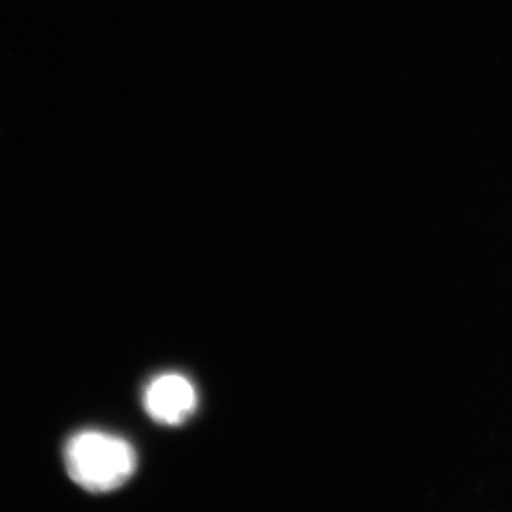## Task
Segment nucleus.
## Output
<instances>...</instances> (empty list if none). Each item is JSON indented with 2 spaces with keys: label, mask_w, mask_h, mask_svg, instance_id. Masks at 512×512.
Segmentation results:
<instances>
[{
  "label": "nucleus",
  "mask_w": 512,
  "mask_h": 512,
  "mask_svg": "<svg viewBox=\"0 0 512 512\" xmlns=\"http://www.w3.org/2000/svg\"><path fill=\"white\" fill-rule=\"evenodd\" d=\"M148 416L163 426H181L197 410L198 394L191 380L178 373H165L147 384L143 396Z\"/></svg>",
  "instance_id": "obj_2"
},
{
  "label": "nucleus",
  "mask_w": 512,
  "mask_h": 512,
  "mask_svg": "<svg viewBox=\"0 0 512 512\" xmlns=\"http://www.w3.org/2000/svg\"><path fill=\"white\" fill-rule=\"evenodd\" d=\"M64 464L79 487L90 493H110L134 476L137 454L127 440L89 430L67 441Z\"/></svg>",
  "instance_id": "obj_1"
}]
</instances>
